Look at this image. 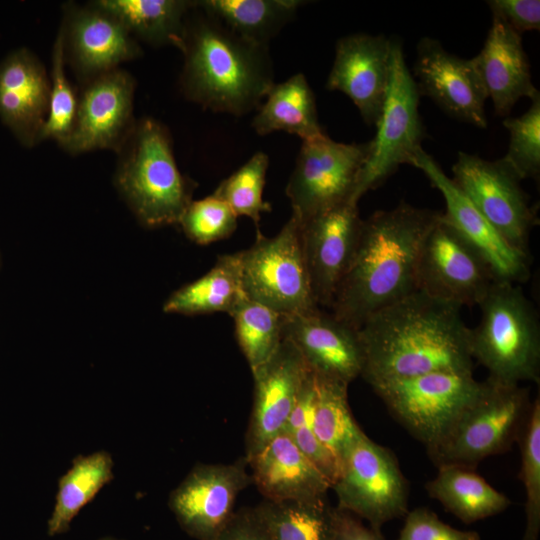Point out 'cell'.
<instances>
[{"mask_svg":"<svg viewBox=\"0 0 540 540\" xmlns=\"http://www.w3.org/2000/svg\"><path fill=\"white\" fill-rule=\"evenodd\" d=\"M461 307L417 290L360 326L361 376L371 386L433 372L473 373Z\"/></svg>","mask_w":540,"mask_h":540,"instance_id":"cell-1","label":"cell"},{"mask_svg":"<svg viewBox=\"0 0 540 540\" xmlns=\"http://www.w3.org/2000/svg\"><path fill=\"white\" fill-rule=\"evenodd\" d=\"M440 216L402 201L393 209L378 210L362 219L331 313L359 329L372 314L417 291L420 249Z\"/></svg>","mask_w":540,"mask_h":540,"instance_id":"cell-2","label":"cell"},{"mask_svg":"<svg viewBox=\"0 0 540 540\" xmlns=\"http://www.w3.org/2000/svg\"><path fill=\"white\" fill-rule=\"evenodd\" d=\"M177 48L184 59L181 91L204 109L243 116L258 109L274 84L268 46L241 37L194 1Z\"/></svg>","mask_w":540,"mask_h":540,"instance_id":"cell-3","label":"cell"},{"mask_svg":"<svg viewBox=\"0 0 540 540\" xmlns=\"http://www.w3.org/2000/svg\"><path fill=\"white\" fill-rule=\"evenodd\" d=\"M117 154L115 186L138 221L152 228L178 224L196 183L179 170L166 126L137 120Z\"/></svg>","mask_w":540,"mask_h":540,"instance_id":"cell-4","label":"cell"},{"mask_svg":"<svg viewBox=\"0 0 540 540\" xmlns=\"http://www.w3.org/2000/svg\"><path fill=\"white\" fill-rule=\"evenodd\" d=\"M478 306L481 318L470 329V349L473 359L488 370V378L539 383V320L520 285L495 282Z\"/></svg>","mask_w":540,"mask_h":540,"instance_id":"cell-5","label":"cell"},{"mask_svg":"<svg viewBox=\"0 0 540 540\" xmlns=\"http://www.w3.org/2000/svg\"><path fill=\"white\" fill-rule=\"evenodd\" d=\"M531 405L526 387L487 378L448 434L427 453L437 467L474 470L483 459L508 451L518 441Z\"/></svg>","mask_w":540,"mask_h":540,"instance_id":"cell-6","label":"cell"},{"mask_svg":"<svg viewBox=\"0 0 540 540\" xmlns=\"http://www.w3.org/2000/svg\"><path fill=\"white\" fill-rule=\"evenodd\" d=\"M419 98L402 44L391 39L387 93L375 125L376 134L369 141L368 155L351 199L353 203L358 204L366 192L382 185L401 165H411L423 149L424 127L418 110Z\"/></svg>","mask_w":540,"mask_h":540,"instance_id":"cell-7","label":"cell"},{"mask_svg":"<svg viewBox=\"0 0 540 540\" xmlns=\"http://www.w3.org/2000/svg\"><path fill=\"white\" fill-rule=\"evenodd\" d=\"M481 387L473 373L433 372L372 389L391 416L428 452L440 444Z\"/></svg>","mask_w":540,"mask_h":540,"instance_id":"cell-8","label":"cell"},{"mask_svg":"<svg viewBox=\"0 0 540 540\" xmlns=\"http://www.w3.org/2000/svg\"><path fill=\"white\" fill-rule=\"evenodd\" d=\"M240 254L242 284L248 299L283 316L318 308L305 263L301 224L295 215L272 237L256 232L253 245Z\"/></svg>","mask_w":540,"mask_h":540,"instance_id":"cell-9","label":"cell"},{"mask_svg":"<svg viewBox=\"0 0 540 540\" xmlns=\"http://www.w3.org/2000/svg\"><path fill=\"white\" fill-rule=\"evenodd\" d=\"M331 489L337 508L367 520L377 530L408 513L409 484L395 454L365 433L342 458Z\"/></svg>","mask_w":540,"mask_h":540,"instance_id":"cell-10","label":"cell"},{"mask_svg":"<svg viewBox=\"0 0 540 540\" xmlns=\"http://www.w3.org/2000/svg\"><path fill=\"white\" fill-rule=\"evenodd\" d=\"M452 180L516 251L529 257V239L538 224L535 207L521 186L522 178L502 158L494 161L459 152Z\"/></svg>","mask_w":540,"mask_h":540,"instance_id":"cell-11","label":"cell"},{"mask_svg":"<svg viewBox=\"0 0 540 540\" xmlns=\"http://www.w3.org/2000/svg\"><path fill=\"white\" fill-rule=\"evenodd\" d=\"M368 151L369 141L336 142L325 133L302 141L286 186L292 214L300 223L336 205L352 202Z\"/></svg>","mask_w":540,"mask_h":540,"instance_id":"cell-12","label":"cell"},{"mask_svg":"<svg viewBox=\"0 0 540 540\" xmlns=\"http://www.w3.org/2000/svg\"><path fill=\"white\" fill-rule=\"evenodd\" d=\"M495 282L482 254L441 213L420 249L418 290L462 308L479 305Z\"/></svg>","mask_w":540,"mask_h":540,"instance_id":"cell-13","label":"cell"},{"mask_svg":"<svg viewBox=\"0 0 540 540\" xmlns=\"http://www.w3.org/2000/svg\"><path fill=\"white\" fill-rule=\"evenodd\" d=\"M72 133L63 146L70 154L108 149L118 153L136 121V81L116 68L82 84Z\"/></svg>","mask_w":540,"mask_h":540,"instance_id":"cell-14","label":"cell"},{"mask_svg":"<svg viewBox=\"0 0 540 540\" xmlns=\"http://www.w3.org/2000/svg\"><path fill=\"white\" fill-rule=\"evenodd\" d=\"M244 457L228 464H198L169 498L181 528L197 540H212L235 512L239 493L252 483Z\"/></svg>","mask_w":540,"mask_h":540,"instance_id":"cell-15","label":"cell"},{"mask_svg":"<svg viewBox=\"0 0 540 540\" xmlns=\"http://www.w3.org/2000/svg\"><path fill=\"white\" fill-rule=\"evenodd\" d=\"M61 26L66 63L82 84L142 55L126 27L91 2L84 7L67 3Z\"/></svg>","mask_w":540,"mask_h":540,"instance_id":"cell-16","label":"cell"},{"mask_svg":"<svg viewBox=\"0 0 540 540\" xmlns=\"http://www.w3.org/2000/svg\"><path fill=\"white\" fill-rule=\"evenodd\" d=\"M412 75L420 95L431 98L446 114L487 128L488 98L471 59L448 52L437 39L422 37L416 46Z\"/></svg>","mask_w":540,"mask_h":540,"instance_id":"cell-17","label":"cell"},{"mask_svg":"<svg viewBox=\"0 0 540 540\" xmlns=\"http://www.w3.org/2000/svg\"><path fill=\"white\" fill-rule=\"evenodd\" d=\"M301 224V241L314 300L330 308L355 251L362 219L358 204L344 202Z\"/></svg>","mask_w":540,"mask_h":540,"instance_id":"cell-18","label":"cell"},{"mask_svg":"<svg viewBox=\"0 0 540 540\" xmlns=\"http://www.w3.org/2000/svg\"><path fill=\"white\" fill-rule=\"evenodd\" d=\"M309 373L302 355L287 338L265 363L252 371L254 393L245 438L246 459L284 431Z\"/></svg>","mask_w":540,"mask_h":540,"instance_id":"cell-19","label":"cell"},{"mask_svg":"<svg viewBox=\"0 0 540 540\" xmlns=\"http://www.w3.org/2000/svg\"><path fill=\"white\" fill-rule=\"evenodd\" d=\"M283 336L316 375L350 384L361 376L364 353L359 330L319 307L283 317Z\"/></svg>","mask_w":540,"mask_h":540,"instance_id":"cell-20","label":"cell"},{"mask_svg":"<svg viewBox=\"0 0 540 540\" xmlns=\"http://www.w3.org/2000/svg\"><path fill=\"white\" fill-rule=\"evenodd\" d=\"M391 39L355 33L341 37L326 88L345 94L363 121L376 125L386 97L390 73Z\"/></svg>","mask_w":540,"mask_h":540,"instance_id":"cell-21","label":"cell"},{"mask_svg":"<svg viewBox=\"0 0 540 540\" xmlns=\"http://www.w3.org/2000/svg\"><path fill=\"white\" fill-rule=\"evenodd\" d=\"M443 195L445 217L482 254L496 282L521 284L530 276L529 257L513 249L480 214L434 158L421 149L411 163Z\"/></svg>","mask_w":540,"mask_h":540,"instance_id":"cell-22","label":"cell"},{"mask_svg":"<svg viewBox=\"0 0 540 540\" xmlns=\"http://www.w3.org/2000/svg\"><path fill=\"white\" fill-rule=\"evenodd\" d=\"M49 98L50 78L32 51L18 48L0 62V119L27 148L40 142Z\"/></svg>","mask_w":540,"mask_h":540,"instance_id":"cell-23","label":"cell"},{"mask_svg":"<svg viewBox=\"0 0 540 540\" xmlns=\"http://www.w3.org/2000/svg\"><path fill=\"white\" fill-rule=\"evenodd\" d=\"M471 60L500 117H508L521 98L531 99L539 92L532 82L521 35L497 15L492 14L484 45Z\"/></svg>","mask_w":540,"mask_h":540,"instance_id":"cell-24","label":"cell"},{"mask_svg":"<svg viewBox=\"0 0 540 540\" xmlns=\"http://www.w3.org/2000/svg\"><path fill=\"white\" fill-rule=\"evenodd\" d=\"M247 462L252 483L267 501H319L327 499L331 489L328 479L285 431L271 439Z\"/></svg>","mask_w":540,"mask_h":540,"instance_id":"cell-25","label":"cell"},{"mask_svg":"<svg viewBox=\"0 0 540 540\" xmlns=\"http://www.w3.org/2000/svg\"><path fill=\"white\" fill-rule=\"evenodd\" d=\"M256 111L251 125L259 135L283 131L304 141L324 134L314 93L302 73L274 83Z\"/></svg>","mask_w":540,"mask_h":540,"instance_id":"cell-26","label":"cell"},{"mask_svg":"<svg viewBox=\"0 0 540 540\" xmlns=\"http://www.w3.org/2000/svg\"><path fill=\"white\" fill-rule=\"evenodd\" d=\"M245 299L239 251L220 255L206 274L174 291L163 311L189 316L216 312L230 315Z\"/></svg>","mask_w":540,"mask_h":540,"instance_id":"cell-27","label":"cell"},{"mask_svg":"<svg viewBox=\"0 0 540 540\" xmlns=\"http://www.w3.org/2000/svg\"><path fill=\"white\" fill-rule=\"evenodd\" d=\"M425 489L431 498L467 524L497 515L511 505L506 495L473 469L460 466H439L437 475L426 483Z\"/></svg>","mask_w":540,"mask_h":540,"instance_id":"cell-28","label":"cell"},{"mask_svg":"<svg viewBox=\"0 0 540 540\" xmlns=\"http://www.w3.org/2000/svg\"><path fill=\"white\" fill-rule=\"evenodd\" d=\"M119 20L135 38L153 46L177 48L193 1L96 0L91 2Z\"/></svg>","mask_w":540,"mask_h":540,"instance_id":"cell-29","label":"cell"},{"mask_svg":"<svg viewBox=\"0 0 540 540\" xmlns=\"http://www.w3.org/2000/svg\"><path fill=\"white\" fill-rule=\"evenodd\" d=\"M194 4L241 37L267 45L290 21L298 0H200Z\"/></svg>","mask_w":540,"mask_h":540,"instance_id":"cell-30","label":"cell"},{"mask_svg":"<svg viewBox=\"0 0 540 540\" xmlns=\"http://www.w3.org/2000/svg\"><path fill=\"white\" fill-rule=\"evenodd\" d=\"M112 468V457L105 451L80 455L73 460L72 467L59 479L55 506L47 526L49 536L68 531L79 511L113 479Z\"/></svg>","mask_w":540,"mask_h":540,"instance_id":"cell-31","label":"cell"},{"mask_svg":"<svg viewBox=\"0 0 540 540\" xmlns=\"http://www.w3.org/2000/svg\"><path fill=\"white\" fill-rule=\"evenodd\" d=\"M314 375L316 399L313 432L340 464L346 452L364 432L352 415L348 403V384Z\"/></svg>","mask_w":540,"mask_h":540,"instance_id":"cell-32","label":"cell"},{"mask_svg":"<svg viewBox=\"0 0 540 540\" xmlns=\"http://www.w3.org/2000/svg\"><path fill=\"white\" fill-rule=\"evenodd\" d=\"M273 540H333L334 507L312 502L263 501L258 505Z\"/></svg>","mask_w":540,"mask_h":540,"instance_id":"cell-33","label":"cell"},{"mask_svg":"<svg viewBox=\"0 0 540 540\" xmlns=\"http://www.w3.org/2000/svg\"><path fill=\"white\" fill-rule=\"evenodd\" d=\"M230 316L234 321L237 343L252 372L265 363L282 343L284 316L248 298Z\"/></svg>","mask_w":540,"mask_h":540,"instance_id":"cell-34","label":"cell"},{"mask_svg":"<svg viewBox=\"0 0 540 540\" xmlns=\"http://www.w3.org/2000/svg\"><path fill=\"white\" fill-rule=\"evenodd\" d=\"M269 157L258 151L238 170L223 179L212 193L223 200L239 216L250 218L256 225L261 214L271 211V204L263 199Z\"/></svg>","mask_w":540,"mask_h":540,"instance_id":"cell-35","label":"cell"},{"mask_svg":"<svg viewBox=\"0 0 540 540\" xmlns=\"http://www.w3.org/2000/svg\"><path fill=\"white\" fill-rule=\"evenodd\" d=\"M64 32L60 25L52 50L49 109L40 134V142L52 139L62 148L75 122L78 95L66 76Z\"/></svg>","mask_w":540,"mask_h":540,"instance_id":"cell-36","label":"cell"},{"mask_svg":"<svg viewBox=\"0 0 540 540\" xmlns=\"http://www.w3.org/2000/svg\"><path fill=\"white\" fill-rule=\"evenodd\" d=\"M521 450L520 479L526 502V526L523 540H538L540 532V398L532 401L531 410L517 441Z\"/></svg>","mask_w":540,"mask_h":540,"instance_id":"cell-37","label":"cell"},{"mask_svg":"<svg viewBox=\"0 0 540 540\" xmlns=\"http://www.w3.org/2000/svg\"><path fill=\"white\" fill-rule=\"evenodd\" d=\"M530 100L529 109L521 116L503 120V126L510 136L503 159L522 180L538 179L540 175V93Z\"/></svg>","mask_w":540,"mask_h":540,"instance_id":"cell-38","label":"cell"},{"mask_svg":"<svg viewBox=\"0 0 540 540\" xmlns=\"http://www.w3.org/2000/svg\"><path fill=\"white\" fill-rule=\"evenodd\" d=\"M238 216L220 198L211 194L192 200L178 224L196 244L208 245L228 238L237 228Z\"/></svg>","mask_w":540,"mask_h":540,"instance_id":"cell-39","label":"cell"},{"mask_svg":"<svg viewBox=\"0 0 540 540\" xmlns=\"http://www.w3.org/2000/svg\"><path fill=\"white\" fill-rule=\"evenodd\" d=\"M398 540H481L475 531H462L442 522L426 507L415 508L405 515Z\"/></svg>","mask_w":540,"mask_h":540,"instance_id":"cell-40","label":"cell"},{"mask_svg":"<svg viewBox=\"0 0 540 540\" xmlns=\"http://www.w3.org/2000/svg\"><path fill=\"white\" fill-rule=\"evenodd\" d=\"M212 540H273V537L257 505L234 512Z\"/></svg>","mask_w":540,"mask_h":540,"instance_id":"cell-41","label":"cell"},{"mask_svg":"<svg viewBox=\"0 0 540 540\" xmlns=\"http://www.w3.org/2000/svg\"><path fill=\"white\" fill-rule=\"evenodd\" d=\"M487 5L492 14L500 17L520 35L540 29L539 0H489Z\"/></svg>","mask_w":540,"mask_h":540,"instance_id":"cell-42","label":"cell"},{"mask_svg":"<svg viewBox=\"0 0 540 540\" xmlns=\"http://www.w3.org/2000/svg\"><path fill=\"white\" fill-rule=\"evenodd\" d=\"M333 540H385L380 530L366 526L360 518L334 508Z\"/></svg>","mask_w":540,"mask_h":540,"instance_id":"cell-43","label":"cell"},{"mask_svg":"<svg viewBox=\"0 0 540 540\" xmlns=\"http://www.w3.org/2000/svg\"><path fill=\"white\" fill-rule=\"evenodd\" d=\"M100 540H118V539H115V538H112V537H105V538H102Z\"/></svg>","mask_w":540,"mask_h":540,"instance_id":"cell-44","label":"cell"}]
</instances>
